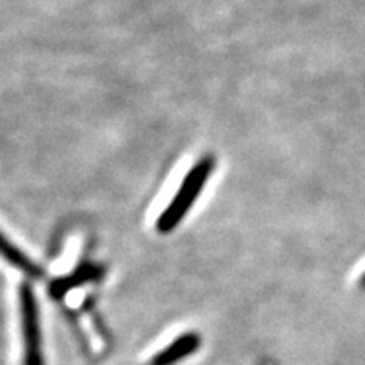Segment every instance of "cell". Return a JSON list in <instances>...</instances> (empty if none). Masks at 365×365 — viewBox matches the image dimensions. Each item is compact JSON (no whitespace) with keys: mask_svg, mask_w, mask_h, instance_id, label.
I'll return each instance as SVG.
<instances>
[{"mask_svg":"<svg viewBox=\"0 0 365 365\" xmlns=\"http://www.w3.org/2000/svg\"><path fill=\"white\" fill-rule=\"evenodd\" d=\"M19 304L22 341H24V365H44L38 304H36V298L31 286H21Z\"/></svg>","mask_w":365,"mask_h":365,"instance_id":"obj_2","label":"cell"},{"mask_svg":"<svg viewBox=\"0 0 365 365\" xmlns=\"http://www.w3.org/2000/svg\"><path fill=\"white\" fill-rule=\"evenodd\" d=\"M213 170H215V159L212 156L202 158L191 168V171L181 182L180 191L171 200V203L168 205V208L161 213V217L158 218L156 228L159 234H170L173 228L180 225L186 213L190 212V208L193 207L196 198L202 193L203 186L207 185Z\"/></svg>","mask_w":365,"mask_h":365,"instance_id":"obj_1","label":"cell"},{"mask_svg":"<svg viewBox=\"0 0 365 365\" xmlns=\"http://www.w3.org/2000/svg\"><path fill=\"white\" fill-rule=\"evenodd\" d=\"M0 257L6 259L11 266L17 267L22 272H26L27 276L41 277V271L38 269V266H36L34 262H31L29 257H26V255L22 254L11 240L6 239L2 232H0Z\"/></svg>","mask_w":365,"mask_h":365,"instance_id":"obj_3","label":"cell"},{"mask_svg":"<svg viewBox=\"0 0 365 365\" xmlns=\"http://www.w3.org/2000/svg\"><path fill=\"white\" fill-rule=\"evenodd\" d=\"M359 282H360V286H362V287H365V272L362 274V276H360V279H359Z\"/></svg>","mask_w":365,"mask_h":365,"instance_id":"obj_5","label":"cell"},{"mask_svg":"<svg viewBox=\"0 0 365 365\" xmlns=\"http://www.w3.org/2000/svg\"><path fill=\"white\" fill-rule=\"evenodd\" d=\"M196 346H198V339H196L195 335L182 336L180 341L173 344L170 349L166 350V352H163L161 355H159L156 360V365H168V364L175 362V360L185 357V355L193 352Z\"/></svg>","mask_w":365,"mask_h":365,"instance_id":"obj_4","label":"cell"}]
</instances>
